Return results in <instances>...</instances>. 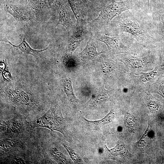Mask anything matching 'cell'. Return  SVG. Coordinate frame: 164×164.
I'll return each mask as SVG.
<instances>
[{
    "mask_svg": "<svg viewBox=\"0 0 164 164\" xmlns=\"http://www.w3.org/2000/svg\"><path fill=\"white\" fill-rule=\"evenodd\" d=\"M104 52L97 51L95 42L92 36L90 37L87 45L83 50L79 53L80 57L84 60H94Z\"/></svg>",
    "mask_w": 164,
    "mask_h": 164,
    "instance_id": "9",
    "label": "cell"
},
{
    "mask_svg": "<svg viewBox=\"0 0 164 164\" xmlns=\"http://www.w3.org/2000/svg\"><path fill=\"white\" fill-rule=\"evenodd\" d=\"M161 66H157L152 70L147 72L142 73L138 75L133 76L136 81L138 83L144 84L147 83L152 81L157 77L159 74Z\"/></svg>",
    "mask_w": 164,
    "mask_h": 164,
    "instance_id": "13",
    "label": "cell"
},
{
    "mask_svg": "<svg viewBox=\"0 0 164 164\" xmlns=\"http://www.w3.org/2000/svg\"><path fill=\"white\" fill-rule=\"evenodd\" d=\"M20 142L18 138H6L1 140L0 152L1 155H7L18 149Z\"/></svg>",
    "mask_w": 164,
    "mask_h": 164,
    "instance_id": "12",
    "label": "cell"
},
{
    "mask_svg": "<svg viewBox=\"0 0 164 164\" xmlns=\"http://www.w3.org/2000/svg\"><path fill=\"white\" fill-rule=\"evenodd\" d=\"M99 92L94 97L93 103L97 105L110 100V93L111 91L106 90L103 87Z\"/></svg>",
    "mask_w": 164,
    "mask_h": 164,
    "instance_id": "19",
    "label": "cell"
},
{
    "mask_svg": "<svg viewBox=\"0 0 164 164\" xmlns=\"http://www.w3.org/2000/svg\"><path fill=\"white\" fill-rule=\"evenodd\" d=\"M97 39L104 43L110 51H126L128 47L120 39L114 37L102 34L96 38Z\"/></svg>",
    "mask_w": 164,
    "mask_h": 164,
    "instance_id": "8",
    "label": "cell"
},
{
    "mask_svg": "<svg viewBox=\"0 0 164 164\" xmlns=\"http://www.w3.org/2000/svg\"><path fill=\"white\" fill-rule=\"evenodd\" d=\"M47 153L50 157L59 164L68 163L66 157L58 148L53 146L47 149Z\"/></svg>",
    "mask_w": 164,
    "mask_h": 164,
    "instance_id": "15",
    "label": "cell"
},
{
    "mask_svg": "<svg viewBox=\"0 0 164 164\" xmlns=\"http://www.w3.org/2000/svg\"><path fill=\"white\" fill-rule=\"evenodd\" d=\"M125 117V122L128 125V126L131 127L132 128L134 126V120L133 119L131 115L130 114H128L126 115V116Z\"/></svg>",
    "mask_w": 164,
    "mask_h": 164,
    "instance_id": "23",
    "label": "cell"
},
{
    "mask_svg": "<svg viewBox=\"0 0 164 164\" xmlns=\"http://www.w3.org/2000/svg\"><path fill=\"white\" fill-rule=\"evenodd\" d=\"M0 40L8 43L14 47L19 49L21 51L25 54L32 55L36 58H39L44 56L50 50V46L41 50H37L32 49L27 43L25 39H24L20 44L18 45L12 44L6 38L5 36H2Z\"/></svg>",
    "mask_w": 164,
    "mask_h": 164,
    "instance_id": "7",
    "label": "cell"
},
{
    "mask_svg": "<svg viewBox=\"0 0 164 164\" xmlns=\"http://www.w3.org/2000/svg\"><path fill=\"white\" fill-rule=\"evenodd\" d=\"M59 19L56 25H61L64 26L69 34L73 29V24L69 13L63 6L60 8L58 10Z\"/></svg>",
    "mask_w": 164,
    "mask_h": 164,
    "instance_id": "14",
    "label": "cell"
},
{
    "mask_svg": "<svg viewBox=\"0 0 164 164\" xmlns=\"http://www.w3.org/2000/svg\"><path fill=\"white\" fill-rule=\"evenodd\" d=\"M62 145L68 152L73 162L77 164L83 163V161L78 154L70 145L65 141L62 142Z\"/></svg>",
    "mask_w": 164,
    "mask_h": 164,
    "instance_id": "18",
    "label": "cell"
},
{
    "mask_svg": "<svg viewBox=\"0 0 164 164\" xmlns=\"http://www.w3.org/2000/svg\"><path fill=\"white\" fill-rule=\"evenodd\" d=\"M77 20V26L82 27L84 21V17L77 2L74 0H67Z\"/></svg>",
    "mask_w": 164,
    "mask_h": 164,
    "instance_id": "17",
    "label": "cell"
},
{
    "mask_svg": "<svg viewBox=\"0 0 164 164\" xmlns=\"http://www.w3.org/2000/svg\"><path fill=\"white\" fill-rule=\"evenodd\" d=\"M115 117L114 111L111 110L104 118L98 120H89L83 118V120L87 126L90 129L93 130L98 131L101 127L111 123Z\"/></svg>",
    "mask_w": 164,
    "mask_h": 164,
    "instance_id": "10",
    "label": "cell"
},
{
    "mask_svg": "<svg viewBox=\"0 0 164 164\" xmlns=\"http://www.w3.org/2000/svg\"><path fill=\"white\" fill-rule=\"evenodd\" d=\"M112 64V63L108 60H104L101 65L103 73L108 74L111 73L114 69Z\"/></svg>",
    "mask_w": 164,
    "mask_h": 164,
    "instance_id": "22",
    "label": "cell"
},
{
    "mask_svg": "<svg viewBox=\"0 0 164 164\" xmlns=\"http://www.w3.org/2000/svg\"><path fill=\"white\" fill-rule=\"evenodd\" d=\"M122 62L128 69L133 71L142 72L153 69L152 59L147 56L142 58L136 57L130 55H125L120 58Z\"/></svg>",
    "mask_w": 164,
    "mask_h": 164,
    "instance_id": "5",
    "label": "cell"
},
{
    "mask_svg": "<svg viewBox=\"0 0 164 164\" xmlns=\"http://www.w3.org/2000/svg\"><path fill=\"white\" fill-rule=\"evenodd\" d=\"M82 1H83L84 2L89 4L90 3V2L88 0H81Z\"/></svg>",
    "mask_w": 164,
    "mask_h": 164,
    "instance_id": "25",
    "label": "cell"
},
{
    "mask_svg": "<svg viewBox=\"0 0 164 164\" xmlns=\"http://www.w3.org/2000/svg\"><path fill=\"white\" fill-rule=\"evenodd\" d=\"M78 27L77 30L73 32L69 42L66 53L67 54L72 55L84 40L83 36L84 29L83 27Z\"/></svg>",
    "mask_w": 164,
    "mask_h": 164,
    "instance_id": "11",
    "label": "cell"
},
{
    "mask_svg": "<svg viewBox=\"0 0 164 164\" xmlns=\"http://www.w3.org/2000/svg\"><path fill=\"white\" fill-rule=\"evenodd\" d=\"M147 94L149 97L147 101V105L149 108L152 111H158L161 105L151 94Z\"/></svg>",
    "mask_w": 164,
    "mask_h": 164,
    "instance_id": "21",
    "label": "cell"
},
{
    "mask_svg": "<svg viewBox=\"0 0 164 164\" xmlns=\"http://www.w3.org/2000/svg\"><path fill=\"white\" fill-rule=\"evenodd\" d=\"M29 130L26 118L21 116L0 122V131L9 138H18Z\"/></svg>",
    "mask_w": 164,
    "mask_h": 164,
    "instance_id": "3",
    "label": "cell"
},
{
    "mask_svg": "<svg viewBox=\"0 0 164 164\" xmlns=\"http://www.w3.org/2000/svg\"><path fill=\"white\" fill-rule=\"evenodd\" d=\"M132 0L116 2L113 0L112 3L103 9L98 16L93 22L101 25L107 26L115 17L130 9Z\"/></svg>",
    "mask_w": 164,
    "mask_h": 164,
    "instance_id": "2",
    "label": "cell"
},
{
    "mask_svg": "<svg viewBox=\"0 0 164 164\" xmlns=\"http://www.w3.org/2000/svg\"><path fill=\"white\" fill-rule=\"evenodd\" d=\"M151 87L152 92L159 94L164 99V74L160 77Z\"/></svg>",
    "mask_w": 164,
    "mask_h": 164,
    "instance_id": "20",
    "label": "cell"
},
{
    "mask_svg": "<svg viewBox=\"0 0 164 164\" xmlns=\"http://www.w3.org/2000/svg\"><path fill=\"white\" fill-rule=\"evenodd\" d=\"M149 0H148V10L149 9Z\"/></svg>",
    "mask_w": 164,
    "mask_h": 164,
    "instance_id": "26",
    "label": "cell"
},
{
    "mask_svg": "<svg viewBox=\"0 0 164 164\" xmlns=\"http://www.w3.org/2000/svg\"><path fill=\"white\" fill-rule=\"evenodd\" d=\"M118 26L121 32L128 33L136 38L145 40L152 38L139 21L133 16L123 17L119 21Z\"/></svg>",
    "mask_w": 164,
    "mask_h": 164,
    "instance_id": "4",
    "label": "cell"
},
{
    "mask_svg": "<svg viewBox=\"0 0 164 164\" xmlns=\"http://www.w3.org/2000/svg\"><path fill=\"white\" fill-rule=\"evenodd\" d=\"M63 88L65 94L71 103L76 104L80 101L75 94L72 87V81L70 78H68L64 80Z\"/></svg>",
    "mask_w": 164,
    "mask_h": 164,
    "instance_id": "16",
    "label": "cell"
},
{
    "mask_svg": "<svg viewBox=\"0 0 164 164\" xmlns=\"http://www.w3.org/2000/svg\"><path fill=\"white\" fill-rule=\"evenodd\" d=\"M162 67L164 66V54L163 55L162 59V64L161 65Z\"/></svg>",
    "mask_w": 164,
    "mask_h": 164,
    "instance_id": "24",
    "label": "cell"
},
{
    "mask_svg": "<svg viewBox=\"0 0 164 164\" xmlns=\"http://www.w3.org/2000/svg\"><path fill=\"white\" fill-rule=\"evenodd\" d=\"M29 130L37 127L47 128L51 131L61 133L65 138L69 137L66 124L60 107L56 105L51 106L47 111L40 118L28 122Z\"/></svg>",
    "mask_w": 164,
    "mask_h": 164,
    "instance_id": "1",
    "label": "cell"
},
{
    "mask_svg": "<svg viewBox=\"0 0 164 164\" xmlns=\"http://www.w3.org/2000/svg\"><path fill=\"white\" fill-rule=\"evenodd\" d=\"M5 93L6 98L15 105L25 108L32 107L33 101L26 93L21 91Z\"/></svg>",
    "mask_w": 164,
    "mask_h": 164,
    "instance_id": "6",
    "label": "cell"
}]
</instances>
